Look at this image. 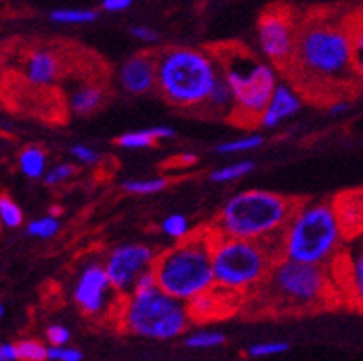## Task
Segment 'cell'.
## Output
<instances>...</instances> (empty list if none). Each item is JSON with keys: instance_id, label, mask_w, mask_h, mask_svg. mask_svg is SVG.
<instances>
[{"instance_id": "cell-11", "label": "cell", "mask_w": 363, "mask_h": 361, "mask_svg": "<svg viewBox=\"0 0 363 361\" xmlns=\"http://www.w3.org/2000/svg\"><path fill=\"white\" fill-rule=\"evenodd\" d=\"M118 297L122 295L113 288L106 265H101L100 262H91L85 265L74 284L72 299L76 306L92 319L107 316V311L115 313L116 317V311L122 302L116 301Z\"/></svg>"}, {"instance_id": "cell-29", "label": "cell", "mask_w": 363, "mask_h": 361, "mask_svg": "<svg viewBox=\"0 0 363 361\" xmlns=\"http://www.w3.org/2000/svg\"><path fill=\"white\" fill-rule=\"evenodd\" d=\"M23 211L21 206L8 196H0V221L8 229H17L18 225H23Z\"/></svg>"}, {"instance_id": "cell-22", "label": "cell", "mask_w": 363, "mask_h": 361, "mask_svg": "<svg viewBox=\"0 0 363 361\" xmlns=\"http://www.w3.org/2000/svg\"><path fill=\"white\" fill-rule=\"evenodd\" d=\"M347 28L352 43V61H354V72L359 79H363V9L354 11L345 17Z\"/></svg>"}, {"instance_id": "cell-7", "label": "cell", "mask_w": 363, "mask_h": 361, "mask_svg": "<svg viewBox=\"0 0 363 361\" xmlns=\"http://www.w3.org/2000/svg\"><path fill=\"white\" fill-rule=\"evenodd\" d=\"M220 76L216 57L199 48L174 46L157 55V85L168 104L199 109Z\"/></svg>"}, {"instance_id": "cell-1", "label": "cell", "mask_w": 363, "mask_h": 361, "mask_svg": "<svg viewBox=\"0 0 363 361\" xmlns=\"http://www.w3.org/2000/svg\"><path fill=\"white\" fill-rule=\"evenodd\" d=\"M284 74L306 98L313 94L328 96L354 82L358 76L345 17L312 13L299 18L294 57Z\"/></svg>"}, {"instance_id": "cell-31", "label": "cell", "mask_w": 363, "mask_h": 361, "mask_svg": "<svg viewBox=\"0 0 363 361\" xmlns=\"http://www.w3.org/2000/svg\"><path fill=\"white\" fill-rule=\"evenodd\" d=\"M264 144V137L260 135H251V137H242L236 138V140L223 142L216 148L218 153H242V151H253L257 148H260Z\"/></svg>"}, {"instance_id": "cell-45", "label": "cell", "mask_w": 363, "mask_h": 361, "mask_svg": "<svg viewBox=\"0 0 363 361\" xmlns=\"http://www.w3.org/2000/svg\"><path fill=\"white\" fill-rule=\"evenodd\" d=\"M0 78H2V61H0Z\"/></svg>"}, {"instance_id": "cell-6", "label": "cell", "mask_w": 363, "mask_h": 361, "mask_svg": "<svg viewBox=\"0 0 363 361\" xmlns=\"http://www.w3.org/2000/svg\"><path fill=\"white\" fill-rule=\"evenodd\" d=\"M212 55L235 96V109L229 120L242 126L258 123L279 83L275 69L255 57L247 46H218Z\"/></svg>"}, {"instance_id": "cell-13", "label": "cell", "mask_w": 363, "mask_h": 361, "mask_svg": "<svg viewBox=\"0 0 363 361\" xmlns=\"http://www.w3.org/2000/svg\"><path fill=\"white\" fill-rule=\"evenodd\" d=\"M242 302L244 295L214 286L186 302V306L192 323H211L233 316L242 308Z\"/></svg>"}, {"instance_id": "cell-14", "label": "cell", "mask_w": 363, "mask_h": 361, "mask_svg": "<svg viewBox=\"0 0 363 361\" xmlns=\"http://www.w3.org/2000/svg\"><path fill=\"white\" fill-rule=\"evenodd\" d=\"M120 87L129 94H146L157 85V55L140 52L131 55L118 70Z\"/></svg>"}, {"instance_id": "cell-43", "label": "cell", "mask_w": 363, "mask_h": 361, "mask_svg": "<svg viewBox=\"0 0 363 361\" xmlns=\"http://www.w3.org/2000/svg\"><path fill=\"white\" fill-rule=\"evenodd\" d=\"M0 361H6L4 360V350H2V345H0Z\"/></svg>"}, {"instance_id": "cell-8", "label": "cell", "mask_w": 363, "mask_h": 361, "mask_svg": "<svg viewBox=\"0 0 363 361\" xmlns=\"http://www.w3.org/2000/svg\"><path fill=\"white\" fill-rule=\"evenodd\" d=\"M343 242L332 201H303L282 231V255L304 264L330 265L341 255Z\"/></svg>"}, {"instance_id": "cell-9", "label": "cell", "mask_w": 363, "mask_h": 361, "mask_svg": "<svg viewBox=\"0 0 363 361\" xmlns=\"http://www.w3.org/2000/svg\"><path fill=\"white\" fill-rule=\"evenodd\" d=\"M116 321L125 334L157 341L179 338L192 323L186 302L172 297L159 286L124 295Z\"/></svg>"}, {"instance_id": "cell-27", "label": "cell", "mask_w": 363, "mask_h": 361, "mask_svg": "<svg viewBox=\"0 0 363 361\" xmlns=\"http://www.w3.org/2000/svg\"><path fill=\"white\" fill-rule=\"evenodd\" d=\"M50 18L54 23L60 24H89L94 23L98 18L96 11L92 9H54L50 13Z\"/></svg>"}, {"instance_id": "cell-42", "label": "cell", "mask_w": 363, "mask_h": 361, "mask_svg": "<svg viewBox=\"0 0 363 361\" xmlns=\"http://www.w3.org/2000/svg\"><path fill=\"white\" fill-rule=\"evenodd\" d=\"M2 350H4V360L6 361H18L17 343H4V345H2Z\"/></svg>"}, {"instance_id": "cell-28", "label": "cell", "mask_w": 363, "mask_h": 361, "mask_svg": "<svg viewBox=\"0 0 363 361\" xmlns=\"http://www.w3.org/2000/svg\"><path fill=\"white\" fill-rule=\"evenodd\" d=\"M61 221L55 218V216H43L39 220H33L28 223V234L33 236V238L48 240L54 238L55 234L60 233Z\"/></svg>"}, {"instance_id": "cell-41", "label": "cell", "mask_w": 363, "mask_h": 361, "mask_svg": "<svg viewBox=\"0 0 363 361\" xmlns=\"http://www.w3.org/2000/svg\"><path fill=\"white\" fill-rule=\"evenodd\" d=\"M349 109H350V104L345 100H337V101H332V104H328V113L334 116L343 115V113H347Z\"/></svg>"}, {"instance_id": "cell-38", "label": "cell", "mask_w": 363, "mask_h": 361, "mask_svg": "<svg viewBox=\"0 0 363 361\" xmlns=\"http://www.w3.org/2000/svg\"><path fill=\"white\" fill-rule=\"evenodd\" d=\"M157 286V277H155V271L152 270H146L144 271L140 277L137 279V282H135V288L133 291H144V289H152Z\"/></svg>"}, {"instance_id": "cell-32", "label": "cell", "mask_w": 363, "mask_h": 361, "mask_svg": "<svg viewBox=\"0 0 363 361\" xmlns=\"http://www.w3.org/2000/svg\"><path fill=\"white\" fill-rule=\"evenodd\" d=\"M161 229L166 236H170L174 240H183L190 234L189 220L181 214H172L164 218L161 223Z\"/></svg>"}, {"instance_id": "cell-18", "label": "cell", "mask_w": 363, "mask_h": 361, "mask_svg": "<svg viewBox=\"0 0 363 361\" xmlns=\"http://www.w3.org/2000/svg\"><path fill=\"white\" fill-rule=\"evenodd\" d=\"M345 262V271H341L340 279L334 274V279H336V284H347L349 297L352 299V302L359 310H363V245H359L356 251L350 252Z\"/></svg>"}, {"instance_id": "cell-23", "label": "cell", "mask_w": 363, "mask_h": 361, "mask_svg": "<svg viewBox=\"0 0 363 361\" xmlns=\"http://www.w3.org/2000/svg\"><path fill=\"white\" fill-rule=\"evenodd\" d=\"M18 168L28 179H39L46 174V153L39 146H28L18 155Z\"/></svg>"}, {"instance_id": "cell-4", "label": "cell", "mask_w": 363, "mask_h": 361, "mask_svg": "<svg viewBox=\"0 0 363 361\" xmlns=\"http://www.w3.org/2000/svg\"><path fill=\"white\" fill-rule=\"evenodd\" d=\"M303 205L299 197L282 196L267 190H247L230 197L208 225L218 236L260 240L284 231L295 211Z\"/></svg>"}, {"instance_id": "cell-33", "label": "cell", "mask_w": 363, "mask_h": 361, "mask_svg": "<svg viewBox=\"0 0 363 361\" xmlns=\"http://www.w3.org/2000/svg\"><path fill=\"white\" fill-rule=\"evenodd\" d=\"M290 350V343L286 341H266V343H258L249 347L247 356L249 357H269V356H279Z\"/></svg>"}, {"instance_id": "cell-44", "label": "cell", "mask_w": 363, "mask_h": 361, "mask_svg": "<svg viewBox=\"0 0 363 361\" xmlns=\"http://www.w3.org/2000/svg\"><path fill=\"white\" fill-rule=\"evenodd\" d=\"M2 316H4V306L0 304V319H2Z\"/></svg>"}, {"instance_id": "cell-3", "label": "cell", "mask_w": 363, "mask_h": 361, "mask_svg": "<svg viewBox=\"0 0 363 361\" xmlns=\"http://www.w3.org/2000/svg\"><path fill=\"white\" fill-rule=\"evenodd\" d=\"M214 233V231H212ZM282 255V231L260 240L225 238L214 233V286L247 295L272 273Z\"/></svg>"}, {"instance_id": "cell-34", "label": "cell", "mask_w": 363, "mask_h": 361, "mask_svg": "<svg viewBox=\"0 0 363 361\" xmlns=\"http://www.w3.org/2000/svg\"><path fill=\"white\" fill-rule=\"evenodd\" d=\"M48 360L50 361H82V350L67 345H50L48 347Z\"/></svg>"}, {"instance_id": "cell-25", "label": "cell", "mask_w": 363, "mask_h": 361, "mask_svg": "<svg viewBox=\"0 0 363 361\" xmlns=\"http://www.w3.org/2000/svg\"><path fill=\"white\" fill-rule=\"evenodd\" d=\"M225 343V335L218 332V330H201V332H194L189 338L184 339V345L194 350H207V348L221 347Z\"/></svg>"}, {"instance_id": "cell-37", "label": "cell", "mask_w": 363, "mask_h": 361, "mask_svg": "<svg viewBox=\"0 0 363 361\" xmlns=\"http://www.w3.org/2000/svg\"><path fill=\"white\" fill-rule=\"evenodd\" d=\"M46 339L50 345H67L70 341V332L63 325H52L46 330Z\"/></svg>"}, {"instance_id": "cell-24", "label": "cell", "mask_w": 363, "mask_h": 361, "mask_svg": "<svg viewBox=\"0 0 363 361\" xmlns=\"http://www.w3.org/2000/svg\"><path fill=\"white\" fill-rule=\"evenodd\" d=\"M255 170L253 160H240L235 165L221 166V168L214 170L211 174V179L214 183H229V181H236L240 177H245Z\"/></svg>"}, {"instance_id": "cell-20", "label": "cell", "mask_w": 363, "mask_h": 361, "mask_svg": "<svg viewBox=\"0 0 363 361\" xmlns=\"http://www.w3.org/2000/svg\"><path fill=\"white\" fill-rule=\"evenodd\" d=\"M199 109H207L211 115L223 116V118H230V115H233V109H235V96H233V91H230L227 79L223 78L221 70L216 83H214V87L208 92L207 100H205V104H203Z\"/></svg>"}, {"instance_id": "cell-12", "label": "cell", "mask_w": 363, "mask_h": 361, "mask_svg": "<svg viewBox=\"0 0 363 361\" xmlns=\"http://www.w3.org/2000/svg\"><path fill=\"white\" fill-rule=\"evenodd\" d=\"M157 252L144 243H125L109 252L106 260V271L113 288L120 295L133 291L135 282L146 270L155 264Z\"/></svg>"}, {"instance_id": "cell-17", "label": "cell", "mask_w": 363, "mask_h": 361, "mask_svg": "<svg viewBox=\"0 0 363 361\" xmlns=\"http://www.w3.org/2000/svg\"><path fill=\"white\" fill-rule=\"evenodd\" d=\"M345 240L363 234V190H349L332 199Z\"/></svg>"}, {"instance_id": "cell-15", "label": "cell", "mask_w": 363, "mask_h": 361, "mask_svg": "<svg viewBox=\"0 0 363 361\" xmlns=\"http://www.w3.org/2000/svg\"><path fill=\"white\" fill-rule=\"evenodd\" d=\"M301 107H303V100L297 94V89L294 85L277 83L272 100H269L267 107L264 109L262 116L258 120V126L266 129L277 128L286 118L297 115Z\"/></svg>"}, {"instance_id": "cell-2", "label": "cell", "mask_w": 363, "mask_h": 361, "mask_svg": "<svg viewBox=\"0 0 363 361\" xmlns=\"http://www.w3.org/2000/svg\"><path fill=\"white\" fill-rule=\"evenodd\" d=\"M244 299L255 316H304L330 308L340 289L330 265L281 258Z\"/></svg>"}, {"instance_id": "cell-36", "label": "cell", "mask_w": 363, "mask_h": 361, "mask_svg": "<svg viewBox=\"0 0 363 361\" xmlns=\"http://www.w3.org/2000/svg\"><path fill=\"white\" fill-rule=\"evenodd\" d=\"M70 153L76 160L83 162V165H96L98 160H100V155H98L96 150H92V148L85 146V144H74L70 148Z\"/></svg>"}, {"instance_id": "cell-39", "label": "cell", "mask_w": 363, "mask_h": 361, "mask_svg": "<svg viewBox=\"0 0 363 361\" xmlns=\"http://www.w3.org/2000/svg\"><path fill=\"white\" fill-rule=\"evenodd\" d=\"M129 33L138 39V41H144V43H155L159 41V33L152 28H146V26H133L129 30Z\"/></svg>"}, {"instance_id": "cell-35", "label": "cell", "mask_w": 363, "mask_h": 361, "mask_svg": "<svg viewBox=\"0 0 363 361\" xmlns=\"http://www.w3.org/2000/svg\"><path fill=\"white\" fill-rule=\"evenodd\" d=\"M74 174H76V166L57 165V166H54L50 172H46L45 183L48 184V187H55V184H61V183H65V181H69Z\"/></svg>"}, {"instance_id": "cell-21", "label": "cell", "mask_w": 363, "mask_h": 361, "mask_svg": "<svg viewBox=\"0 0 363 361\" xmlns=\"http://www.w3.org/2000/svg\"><path fill=\"white\" fill-rule=\"evenodd\" d=\"M175 131L172 128H164V126H157V128L140 129V131L124 133L116 138V144L124 150H144V148L155 146L157 142L162 138H172Z\"/></svg>"}, {"instance_id": "cell-30", "label": "cell", "mask_w": 363, "mask_h": 361, "mask_svg": "<svg viewBox=\"0 0 363 361\" xmlns=\"http://www.w3.org/2000/svg\"><path fill=\"white\" fill-rule=\"evenodd\" d=\"M18 361H45L48 360V347L35 339H23L17 343Z\"/></svg>"}, {"instance_id": "cell-26", "label": "cell", "mask_w": 363, "mask_h": 361, "mask_svg": "<svg viewBox=\"0 0 363 361\" xmlns=\"http://www.w3.org/2000/svg\"><path fill=\"white\" fill-rule=\"evenodd\" d=\"M168 187V179L153 177V179H129L124 183V190L135 196H150V194L162 192Z\"/></svg>"}, {"instance_id": "cell-16", "label": "cell", "mask_w": 363, "mask_h": 361, "mask_svg": "<svg viewBox=\"0 0 363 361\" xmlns=\"http://www.w3.org/2000/svg\"><path fill=\"white\" fill-rule=\"evenodd\" d=\"M23 74L33 87H50L61 76L60 55L46 48H39L28 54L23 65Z\"/></svg>"}, {"instance_id": "cell-40", "label": "cell", "mask_w": 363, "mask_h": 361, "mask_svg": "<svg viewBox=\"0 0 363 361\" xmlns=\"http://www.w3.org/2000/svg\"><path fill=\"white\" fill-rule=\"evenodd\" d=\"M131 4H133V0H104L101 8L109 11V13H120L124 9L131 8Z\"/></svg>"}, {"instance_id": "cell-10", "label": "cell", "mask_w": 363, "mask_h": 361, "mask_svg": "<svg viewBox=\"0 0 363 361\" xmlns=\"http://www.w3.org/2000/svg\"><path fill=\"white\" fill-rule=\"evenodd\" d=\"M299 18L288 6H272L258 18V46L267 60L286 72L294 57Z\"/></svg>"}, {"instance_id": "cell-19", "label": "cell", "mask_w": 363, "mask_h": 361, "mask_svg": "<svg viewBox=\"0 0 363 361\" xmlns=\"http://www.w3.org/2000/svg\"><path fill=\"white\" fill-rule=\"evenodd\" d=\"M106 100V91L98 83H83L70 92L69 106L76 115H91L100 109Z\"/></svg>"}, {"instance_id": "cell-5", "label": "cell", "mask_w": 363, "mask_h": 361, "mask_svg": "<svg viewBox=\"0 0 363 361\" xmlns=\"http://www.w3.org/2000/svg\"><path fill=\"white\" fill-rule=\"evenodd\" d=\"M212 247L214 233L211 227H203L157 255L153 264L157 286L183 302L214 288Z\"/></svg>"}]
</instances>
